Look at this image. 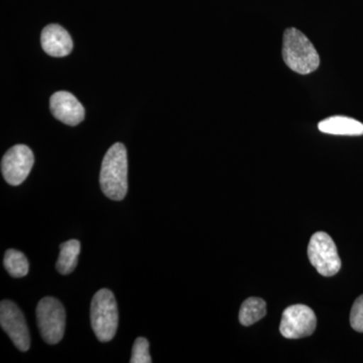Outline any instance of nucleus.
<instances>
[{"label":"nucleus","instance_id":"nucleus-12","mask_svg":"<svg viewBox=\"0 0 363 363\" xmlns=\"http://www.w3.org/2000/svg\"><path fill=\"white\" fill-rule=\"evenodd\" d=\"M81 252L80 241L71 240L60 245V255L57 262V271L61 274L73 272L78 264V257Z\"/></svg>","mask_w":363,"mask_h":363},{"label":"nucleus","instance_id":"nucleus-15","mask_svg":"<svg viewBox=\"0 0 363 363\" xmlns=\"http://www.w3.org/2000/svg\"><path fill=\"white\" fill-rule=\"evenodd\" d=\"M150 355V343L147 339L138 337L135 341L131 354V363H152Z\"/></svg>","mask_w":363,"mask_h":363},{"label":"nucleus","instance_id":"nucleus-7","mask_svg":"<svg viewBox=\"0 0 363 363\" xmlns=\"http://www.w3.org/2000/svg\"><path fill=\"white\" fill-rule=\"evenodd\" d=\"M35 157L32 150L25 145H16L2 157L1 173L4 180L11 186L25 182L32 171Z\"/></svg>","mask_w":363,"mask_h":363},{"label":"nucleus","instance_id":"nucleus-10","mask_svg":"<svg viewBox=\"0 0 363 363\" xmlns=\"http://www.w3.org/2000/svg\"><path fill=\"white\" fill-rule=\"evenodd\" d=\"M43 50L48 55L56 58L68 56L73 50V40L63 26L49 25L43 30L40 35Z\"/></svg>","mask_w":363,"mask_h":363},{"label":"nucleus","instance_id":"nucleus-14","mask_svg":"<svg viewBox=\"0 0 363 363\" xmlns=\"http://www.w3.org/2000/svg\"><path fill=\"white\" fill-rule=\"evenodd\" d=\"M4 267L13 278H23L28 274L30 264L26 255L16 250H6L4 259Z\"/></svg>","mask_w":363,"mask_h":363},{"label":"nucleus","instance_id":"nucleus-13","mask_svg":"<svg viewBox=\"0 0 363 363\" xmlns=\"http://www.w3.org/2000/svg\"><path fill=\"white\" fill-rule=\"evenodd\" d=\"M267 314V304L262 298H248L241 305L240 321L243 326L257 323Z\"/></svg>","mask_w":363,"mask_h":363},{"label":"nucleus","instance_id":"nucleus-4","mask_svg":"<svg viewBox=\"0 0 363 363\" xmlns=\"http://www.w3.org/2000/svg\"><path fill=\"white\" fill-rule=\"evenodd\" d=\"M37 321L43 339L48 344H57L65 333L66 313L60 301L45 297L37 307Z\"/></svg>","mask_w":363,"mask_h":363},{"label":"nucleus","instance_id":"nucleus-2","mask_svg":"<svg viewBox=\"0 0 363 363\" xmlns=\"http://www.w3.org/2000/svg\"><path fill=\"white\" fill-rule=\"evenodd\" d=\"M283 59L291 70L301 75H308L320 66V56L311 40L296 28L284 33Z\"/></svg>","mask_w":363,"mask_h":363},{"label":"nucleus","instance_id":"nucleus-11","mask_svg":"<svg viewBox=\"0 0 363 363\" xmlns=\"http://www.w3.org/2000/svg\"><path fill=\"white\" fill-rule=\"evenodd\" d=\"M321 133L333 135H363V123L346 116H331L318 123Z\"/></svg>","mask_w":363,"mask_h":363},{"label":"nucleus","instance_id":"nucleus-16","mask_svg":"<svg viewBox=\"0 0 363 363\" xmlns=\"http://www.w3.org/2000/svg\"><path fill=\"white\" fill-rule=\"evenodd\" d=\"M350 324L355 331L363 333V295L355 300L351 308Z\"/></svg>","mask_w":363,"mask_h":363},{"label":"nucleus","instance_id":"nucleus-3","mask_svg":"<svg viewBox=\"0 0 363 363\" xmlns=\"http://www.w3.org/2000/svg\"><path fill=\"white\" fill-rule=\"evenodd\" d=\"M91 325L100 342H108L116 336L118 327V309L113 293L101 289L91 303Z\"/></svg>","mask_w":363,"mask_h":363},{"label":"nucleus","instance_id":"nucleus-5","mask_svg":"<svg viewBox=\"0 0 363 363\" xmlns=\"http://www.w3.org/2000/svg\"><path fill=\"white\" fill-rule=\"evenodd\" d=\"M308 257L317 272L323 277H332L341 269V259L333 240L319 231L312 236L308 245Z\"/></svg>","mask_w":363,"mask_h":363},{"label":"nucleus","instance_id":"nucleus-8","mask_svg":"<svg viewBox=\"0 0 363 363\" xmlns=\"http://www.w3.org/2000/svg\"><path fill=\"white\" fill-rule=\"evenodd\" d=\"M0 325L18 350L23 352L30 350V332L26 318L11 301H2L0 304Z\"/></svg>","mask_w":363,"mask_h":363},{"label":"nucleus","instance_id":"nucleus-1","mask_svg":"<svg viewBox=\"0 0 363 363\" xmlns=\"http://www.w3.org/2000/svg\"><path fill=\"white\" fill-rule=\"evenodd\" d=\"M128 154L123 143L107 150L100 171V187L109 199L121 201L128 194Z\"/></svg>","mask_w":363,"mask_h":363},{"label":"nucleus","instance_id":"nucleus-6","mask_svg":"<svg viewBox=\"0 0 363 363\" xmlns=\"http://www.w3.org/2000/svg\"><path fill=\"white\" fill-rule=\"evenodd\" d=\"M316 326V315L311 308L306 305H294L284 311L279 332L285 338L300 339L312 335Z\"/></svg>","mask_w":363,"mask_h":363},{"label":"nucleus","instance_id":"nucleus-9","mask_svg":"<svg viewBox=\"0 0 363 363\" xmlns=\"http://www.w3.org/2000/svg\"><path fill=\"white\" fill-rule=\"evenodd\" d=\"M50 106L52 116L67 125H78L84 121V107L70 92L58 91L52 94Z\"/></svg>","mask_w":363,"mask_h":363}]
</instances>
